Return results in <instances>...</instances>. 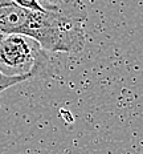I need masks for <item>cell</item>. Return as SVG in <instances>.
Listing matches in <instances>:
<instances>
[{"instance_id":"4","label":"cell","mask_w":143,"mask_h":154,"mask_svg":"<svg viewBox=\"0 0 143 154\" xmlns=\"http://www.w3.org/2000/svg\"><path fill=\"white\" fill-rule=\"evenodd\" d=\"M12 2H13L15 4L20 5V7L27 8V9H32V11H44V9H48L40 0H12Z\"/></svg>"},{"instance_id":"3","label":"cell","mask_w":143,"mask_h":154,"mask_svg":"<svg viewBox=\"0 0 143 154\" xmlns=\"http://www.w3.org/2000/svg\"><path fill=\"white\" fill-rule=\"evenodd\" d=\"M36 77V75H23V76H7L0 72V93L4 92L5 89L11 88L13 85H17L20 82H24L27 80H31Z\"/></svg>"},{"instance_id":"5","label":"cell","mask_w":143,"mask_h":154,"mask_svg":"<svg viewBox=\"0 0 143 154\" xmlns=\"http://www.w3.org/2000/svg\"><path fill=\"white\" fill-rule=\"evenodd\" d=\"M44 3H46L45 4V7L46 8H50V9H58V8H61L58 4H56V3H53L55 0H43Z\"/></svg>"},{"instance_id":"2","label":"cell","mask_w":143,"mask_h":154,"mask_svg":"<svg viewBox=\"0 0 143 154\" xmlns=\"http://www.w3.org/2000/svg\"><path fill=\"white\" fill-rule=\"evenodd\" d=\"M46 63L45 51L21 35L0 37V72L7 76L39 75Z\"/></svg>"},{"instance_id":"1","label":"cell","mask_w":143,"mask_h":154,"mask_svg":"<svg viewBox=\"0 0 143 154\" xmlns=\"http://www.w3.org/2000/svg\"><path fill=\"white\" fill-rule=\"evenodd\" d=\"M0 35H21L34 40L45 52L77 53L84 49L82 19L60 9L32 11L0 0Z\"/></svg>"}]
</instances>
